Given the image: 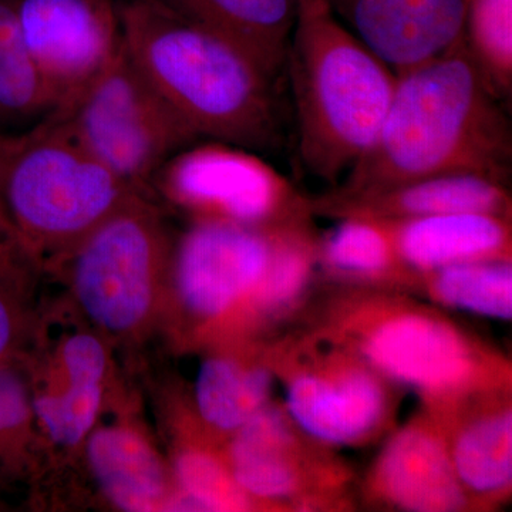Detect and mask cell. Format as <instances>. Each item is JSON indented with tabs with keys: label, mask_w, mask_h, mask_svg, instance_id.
<instances>
[{
	"label": "cell",
	"mask_w": 512,
	"mask_h": 512,
	"mask_svg": "<svg viewBox=\"0 0 512 512\" xmlns=\"http://www.w3.org/2000/svg\"><path fill=\"white\" fill-rule=\"evenodd\" d=\"M464 39L497 96L512 94V0H464Z\"/></svg>",
	"instance_id": "obj_27"
},
{
	"label": "cell",
	"mask_w": 512,
	"mask_h": 512,
	"mask_svg": "<svg viewBox=\"0 0 512 512\" xmlns=\"http://www.w3.org/2000/svg\"><path fill=\"white\" fill-rule=\"evenodd\" d=\"M247 148L211 144L180 158L173 191L197 221L275 227L315 217L311 197Z\"/></svg>",
	"instance_id": "obj_11"
},
{
	"label": "cell",
	"mask_w": 512,
	"mask_h": 512,
	"mask_svg": "<svg viewBox=\"0 0 512 512\" xmlns=\"http://www.w3.org/2000/svg\"><path fill=\"white\" fill-rule=\"evenodd\" d=\"M357 476V508L389 512H473L439 421L417 410L382 441Z\"/></svg>",
	"instance_id": "obj_13"
},
{
	"label": "cell",
	"mask_w": 512,
	"mask_h": 512,
	"mask_svg": "<svg viewBox=\"0 0 512 512\" xmlns=\"http://www.w3.org/2000/svg\"><path fill=\"white\" fill-rule=\"evenodd\" d=\"M140 191L79 140L62 114L0 143V207L20 247L57 264Z\"/></svg>",
	"instance_id": "obj_5"
},
{
	"label": "cell",
	"mask_w": 512,
	"mask_h": 512,
	"mask_svg": "<svg viewBox=\"0 0 512 512\" xmlns=\"http://www.w3.org/2000/svg\"><path fill=\"white\" fill-rule=\"evenodd\" d=\"M194 383V416L224 444L274 400L275 373L268 342L229 340L214 345Z\"/></svg>",
	"instance_id": "obj_17"
},
{
	"label": "cell",
	"mask_w": 512,
	"mask_h": 512,
	"mask_svg": "<svg viewBox=\"0 0 512 512\" xmlns=\"http://www.w3.org/2000/svg\"><path fill=\"white\" fill-rule=\"evenodd\" d=\"M40 268L20 244L0 256V363L25 353L35 333Z\"/></svg>",
	"instance_id": "obj_28"
},
{
	"label": "cell",
	"mask_w": 512,
	"mask_h": 512,
	"mask_svg": "<svg viewBox=\"0 0 512 512\" xmlns=\"http://www.w3.org/2000/svg\"><path fill=\"white\" fill-rule=\"evenodd\" d=\"M0 143H2V136H0Z\"/></svg>",
	"instance_id": "obj_30"
},
{
	"label": "cell",
	"mask_w": 512,
	"mask_h": 512,
	"mask_svg": "<svg viewBox=\"0 0 512 512\" xmlns=\"http://www.w3.org/2000/svg\"><path fill=\"white\" fill-rule=\"evenodd\" d=\"M382 222L413 275L467 262L512 261L510 215L454 212Z\"/></svg>",
	"instance_id": "obj_18"
},
{
	"label": "cell",
	"mask_w": 512,
	"mask_h": 512,
	"mask_svg": "<svg viewBox=\"0 0 512 512\" xmlns=\"http://www.w3.org/2000/svg\"><path fill=\"white\" fill-rule=\"evenodd\" d=\"M174 461L175 510L259 511L232 477L222 444L201 430Z\"/></svg>",
	"instance_id": "obj_24"
},
{
	"label": "cell",
	"mask_w": 512,
	"mask_h": 512,
	"mask_svg": "<svg viewBox=\"0 0 512 512\" xmlns=\"http://www.w3.org/2000/svg\"><path fill=\"white\" fill-rule=\"evenodd\" d=\"M343 23L396 74L464 39V0H326Z\"/></svg>",
	"instance_id": "obj_14"
},
{
	"label": "cell",
	"mask_w": 512,
	"mask_h": 512,
	"mask_svg": "<svg viewBox=\"0 0 512 512\" xmlns=\"http://www.w3.org/2000/svg\"><path fill=\"white\" fill-rule=\"evenodd\" d=\"M504 104L463 39L443 55L397 74L375 143L332 188L372 191L453 173L508 181L512 131Z\"/></svg>",
	"instance_id": "obj_1"
},
{
	"label": "cell",
	"mask_w": 512,
	"mask_h": 512,
	"mask_svg": "<svg viewBox=\"0 0 512 512\" xmlns=\"http://www.w3.org/2000/svg\"><path fill=\"white\" fill-rule=\"evenodd\" d=\"M318 235L323 285L409 292L413 274L400 261L389 229L370 218H342Z\"/></svg>",
	"instance_id": "obj_21"
},
{
	"label": "cell",
	"mask_w": 512,
	"mask_h": 512,
	"mask_svg": "<svg viewBox=\"0 0 512 512\" xmlns=\"http://www.w3.org/2000/svg\"><path fill=\"white\" fill-rule=\"evenodd\" d=\"M311 205L315 217L333 221L342 218L406 221L454 212H488L512 217L508 181L473 173L431 175L372 191L342 192L330 188L319 197H311Z\"/></svg>",
	"instance_id": "obj_15"
},
{
	"label": "cell",
	"mask_w": 512,
	"mask_h": 512,
	"mask_svg": "<svg viewBox=\"0 0 512 512\" xmlns=\"http://www.w3.org/2000/svg\"><path fill=\"white\" fill-rule=\"evenodd\" d=\"M117 6L124 52L198 137L251 151L278 144L276 79L254 59L161 0Z\"/></svg>",
	"instance_id": "obj_3"
},
{
	"label": "cell",
	"mask_w": 512,
	"mask_h": 512,
	"mask_svg": "<svg viewBox=\"0 0 512 512\" xmlns=\"http://www.w3.org/2000/svg\"><path fill=\"white\" fill-rule=\"evenodd\" d=\"M59 389H33L37 429L60 448L80 446L87 439L103 406L107 373L87 367H63Z\"/></svg>",
	"instance_id": "obj_23"
},
{
	"label": "cell",
	"mask_w": 512,
	"mask_h": 512,
	"mask_svg": "<svg viewBox=\"0 0 512 512\" xmlns=\"http://www.w3.org/2000/svg\"><path fill=\"white\" fill-rule=\"evenodd\" d=\"M173 249L157 212L137 195L59 265L69 269L74 302L93 330L124 340L151 325Z\"/></svg>",
	"instance_id": "obj_7"
},
{
	"label": "cell",
	"mask_w": 512,
	"mask_h": 512,
	"mask_svg": "<svg viewBox=\"0 0 512 512\" xmlns=\"http://www.w3.org/2000/svg\"><path fill=\"white\" fill-rule=\"evenodd\" d=\"M407 293L443 311L510 322L512 261L467 262L414 274Z\"/></svg>",
	"instance_id": "obj_22"
},
{
	"label": "cell",
	"mask_w": 512,
	"mask_h": 512,
	"mask_svg": "<svg viewBox=\"0 0 512 512\" xmlns=\"http://www.w3.org/2000/svg\"><path fill=\"white\" fill-rule=\"evenodd\" d=\"M33 382L28 352L0 363V481L22 476L33 439Z\"/></svg>",
	"instance_id": "obj_26"
},
{
	"label": "cell",
	"mask_w": 512,
	"mask_h": 512,
	"mask_svg": "<svg viewBox=\"0 0 512 512\" xmlns=\"http://www.w3.org/2000/svg\"><path fill=\"white\" fill-rule=\"evenodd\" d=\"M55 111L20 29L15 0H0V119L25 120Z\"/></svg>",
	"instance_id": "obj_25"
},
{
	"label": "cell",
	"mask_w": 512,
	"mask_h": 512,
	"mask_svg": "<svg viewBox=\"0 0 512 512\" xmlns=\"http://www.w3.org/2000/svg\"><path fill=\"white\" fill-rule=\"evenodd\" d=\"M161 2L239 47L274 79L284 72L299 0Z\"/></svg>",
	"instance_id": "obj_20"
},
{
	"label": "cell",
	"mask_w": 512,
	"mask_h": 512,
	"mask_svg": "<svg viewBox=\"0 0 512 512\" xmlns=\"http://www.w3.org/2000/svg\"><path fill=\"white\" fill-rule=\"evenodd\" d=\"M285 67L305 170L335 187L375 143L397 74L326 0H299Z\"/></svg>",
	"instance_id": "obj_4"
},
{
	"label": "cell",
	"mask_w": 512,
	"mask_h": 512,
	"mask_svg": "<svg viewBox=\"0 0 512 512\" xmlns=\"http://www.w3.org/2000/svg\"><path fill=\"white\" fill-rule=\"evenodd\" d=\"M232 477L259 511L359 510L357 474L338 448L313 439L272 400L224 444Z\"/></svg>",
	"instance_id": "obj_8"
},
{
	"label": "cell",
	"mask_w": 512,
	"mask_h": 512,
	"mask_svg": "<svg viewBox=\"0 0 512 512\" xmlns=\"http://www.w3.org/2000/svg\"><path fill=\"white\" fill-rule=\"evenodd\" d=\"M33 62L66 110L119 55V6L110 0H15Z\"/></svg>",
	"instance_id": "obj_12"
},
{
	"label": "cell",
	"mask_w": 512,
	"mask_h": 512,
	"mask_svg": "<svg viewBox=\"0 0 512 512\" xmlns=\"http://www.w3.org/2000/svg\"><path fill=\"white\" fill-rule=\"evenodd\" d=\"M16 244H19V242L16 241L15 234H13L9 222L3 214L2 207H0V256L6 254Z\"/></svg>",
	"instance_id": "obj_29"
},
{
	"label": "cell",
	"mask_w": 512,
	"mask_h": 512,
	"mask_svg": "<svg viewBox=\"0 0 512 512\" xmlns=\"http://www.w3.org/2000/svg\"><path fill=\"white\" fill-rule=\"evenodd\" d=\"M298 325L355 352L434 417L512 389L503 350L407 292L322 284Z\"/></svg>",
	"instance_id": "obj_2"
},
{
	"label": "cell",
	"mask_w": 512,
	"mask_h": 512,
	"mask_svg": "<svg viewBox=\"0 0 512 512\" xmlns=\"http://www.w3.org/2000/svg\"><path fill=\"white\" fill-rule=\"evenodd\" d=\"M87 466L101 493L123 511L173 507V476L157 451L138 431L126 426L94 427L84 440Z\"/></svg>",
	"instance_id": "obj_19"
},
{
	"label": "cell",
	"mask_w": 512,
	"mask_h": 512,
	"mask_svg": "<svg viewBox=\"0 0 512 512\" xmlns=\"http://www.w3.org/2000/svg\"><path fill=\"white\" fill-rule=\"evenodd\" d=\"M434 419L443 429L471 510L507 507L512 498V389L480 394Z\"/></svg>",
	"instance_id": "obj_16"
},
{
	"label": "cell",
	"mask_w": 512,
	"mask_h": 512,
	"mask_svg": "<svg viewBox=\"0 0 512 512\" xmlns=\"http://www.w3.org/2000/svg\"><path fill=\"white\" fill-rule=\"evenodd\" d=\"M57 113L87 150L138 191L170 154L198 138L138 72L124 47L72 106Z\"/></svg>",
	"instance_id": "obj_9"
},
{
	"label": "cell",
	"mask_w": 512,
	"mask_h": 512,
	"mask_svg": "<svg viewBox=\"0 0 512 512\" xmlns=\"http://www.w3.org/2000/svg\"><path fill=\"white\" fill-rule=\"evenodd\" d=\"M286 412L330 447L365 448L397 426L404 390L352 350L302 325L269 340Z\"/></svg>",
	"instance_id": "obj_6"
},
{
	"label": "cell",
	"mask_w": 512,
	"mask_h": 512,
	"mask_svg": "<svg viewBox=\"0 0 512 512\" xmlns=\"http://www.w3.org/2000/svg\"><path fill=\"white\" fill-rule=\"evenodd\" d=\"M285 225L197 221L175 245L168 282L192 338L212 345L227 339L264 276Z\"/></svg>",
	"instance_id": "obj_10"
}]
</instances>
